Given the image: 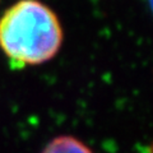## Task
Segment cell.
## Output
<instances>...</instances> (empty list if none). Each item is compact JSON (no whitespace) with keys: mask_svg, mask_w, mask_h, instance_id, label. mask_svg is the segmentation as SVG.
<instances>
[{"mask_svg":"<svg viewBox=\"0 0 153 153\" xmlns=\"http://www.w3.org/2000/svg\"><path fill=\"white\" fill-rule=\"evenodd\" d=\"M63 42V31L50 8L21 0L0 18V47L14 68L52 59Z\"/></svg>","mask_w":153,"mask_h":153,"instance_id":"6da1fadb","label":"cell"},{"mask_svg":"<svg viewBox=\"0 0 153 153\" xmlns=\"http://www.w3.org/2000/svg\"><path fill=\"white\" fill-rule=\"evenodd\" d=\"M42 153H92V151L80 140L64 135L51 140Z\"/></svg>","mask_w":153,"mask_h":153,"instance_id":"7a4b0ae2","label":"cell"}]
</instances>
